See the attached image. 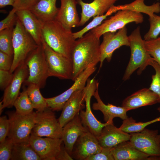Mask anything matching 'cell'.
<instances>
[{
    "mask_svg": "<svg viewBox=\"0 0 160 160\" xmlns=\"http://www.w3.org/2000/svg\"><path fill=\"white\" fill-rule=\"evenodd\" d=\"M90 31L76 40L71 52L73 66L72 80L74 81L88 67L95 66L100 61V41Z\"/></svg>",
    "mask_w": 160,
    "mask_h": 160,
    "instance_id": "obj_1",
    "label": "cell"
},
{
    "mask_svg": "<svg viewBox=\"0 0 160 160\" xmlns=\"http://www.w3.org/2000/svg\"><path fill=\"white\" fill-rule=\"evenodd\" d=\"M42 34L44 41L52 49L71 59V50L76 40L71 30L54 19L43 23Z\"/></svg>",
    "mask_w": 160,
    "mask_h": 160,
    "instance_id": "obj_2",
    "label": "cell"
},
{
    "mask_svg": "<svg viewBox=\"0 0 160 160\" xmlns=\"http://www.w3.org/2000/svg\"><path fill=\"white\" fill-rule=\"evenodd\" d=\"M129 37L131 55L123 77L124 81L129 80L132 74L137 69V74H140L153 59L145 49L144 40L141 37L139 27L135 28Z\"/></svg>",
    "mask_w": 160,
    "mask_h": 160,
    "instance_id": "obj_3",
    "label": "cell"
},
{
    "mask_svg": "<svg viewBox=\"0 0 160 160\" xmlns=\"http://www.w3.org/2000/svg\"><path fill=\"white\" fill-rule=\"evenodd\" d=\"M13 61L10 71L13 73L24 62L28 55L39 45L17 19L14 27L12 38Z\"/></svg>",
    "mask_w": 160,
    "mask_h": 160,
    "instance_id": "obj_4",
    "label": "cell"
},
{
    "mask_svg": "<svg viewBox=\"0 0 160 160\" xmlns=\"http://www.w3.org/2000/svg\"><path fill=\"white\" fill-rule=\"evenodd\" d=\"M25 62L28 68V75L25 82L27 85L35 84L40 89L44 88L49 76L43 44L30 53Z\"/></svg>",
    "mask_w": 160,
    "mask_h": 160,
    "instance_id": "obj_5",
    "label": "cell"
},
{
    "mask_svg": "<svg viewBox=\"0 0 160 160\" xmlns=\"http://www.w3.org/2000/svg\"><path fill=\"white\" fill-rule=\"evenodd\" d=\"M6 113L10 123L7 137L14 143L28 141L35 124L36 112L27 115L20 114L15 111Z\"/></svg>",
    "mask_w": 160,
    "mask_h": 160,
    "instance_id": "obj_6",
    "label": "cell"
},
{
    "mask_svg": "<svg viewBox=\"0 0 160 160\" xmlns=\"http://www.w3.org/2000/svg\"><path fill=\"white\" fill-rule=\"evenodd\" d=\"M62 130L54 111L47 107L42 111L36 112L35 123L31 135L61 138Z\"/></svg>",
    "mask_w": 160,
    "mask_h": 160,
    "instance_id": "obj_7",
    "label": "cell"
},
{
    "mask_svg": "<svg viewBox=\"0 0 160 160\" xmlns=\"http://www.w3.org/2000/svg\"><path fill=\"white\" fill-rule=\"evenodd\" d=\"M143 17L141 13L128 10H119L99 26L90 31L97 37L100 38L105 33L116 32L128 24L135 23H141L143 21Z\"/></svg>",
    "mask_w": 160,
    "mask_h": 160,
    "instance_id": "obj_8",
    "label": "cell"
},
{
    "mask_svg": "<svg viewBox=\"0 0 160 160\" xmlns=\"http://www.w3.org/2000/svg\"><path fill=\"white\" fill-rule=\"evenodd\" d=\"M43 46L49 77L72 80L73 66L71 60L55 51L44 41Z\"/></svg>",
    "mask_w": 160,
    "mask_h": 160,
    "instance_id": "obj_9",
    "label": "cell"
},
{
    "mask_svg": "<svg viewBox=\"0 0 160 160\" xmlns=\"http://www.w3.org/2000/svg\"><path fill=\"white\" fill-rule=\"evenodd\" d=\"M98 82L94 78L92 79L89 78L87 80V85L83 89L86 109L84 111L81 110L79 113L83 124L97 138L104 127L109 124H112L108 122L101 123L97 119L92 112L91 100L96 90Z\"/></svg>",
    "mask_w": 160,
    "mask_h": 160,
    "instance_id": "obj_10",
    "label": "cell"
},
{
    "mask_svg": "<svg viewBox=\"0 0 160 160\" xmlns=\"http://www.w3.org/2000/svg\"><path fill=\"white\" fill-rule=\"evenodd\" d=\"M103 40L100 45V68L104 60L111 61L114 51L123 46H129V36L127 35L126 26L116 32H108L103 35Z\"/></svg>",
    "mask_w": 160,
    "mask_h": 160,
    "instance_id": "obj_11",
    "label": "cell"
},
{
    "mask_svg": "<svg viewBox=\"0 0 160 160\" xmlns=\"http://www.w3.org/2000/svg\"><path fill=\"white\" fill-rule=\"evenodd\" d=\"M158 130L145 128L140 132L130 133L129 141L137 149L149 156H160Z\"/></svg>",
    "mask_w": 160,
    "mask_h": 160,
    "instance_id": "obj_12",
    "label": "cell"
},
{
    "mask_svg": "<svg viewBox=\"0 0 160 160\" xmlns=\"http://www.w3.org/2000/svg\"><path fill=\"white\" fill-rule=\"evenodd\" d=\"M96 69L95 66L88 67L79 75L68 89L57 96L45 98L47 107L54 111L62 110L66 102L73 93L84 87L87 80L95 71Z\"/></svg>",
    "mask_w": 160,
    "mask_h": 160,
    "instance_id": "obj_13",
    "label": "cell"
},
{
    "mask_svg": "<svg viewBox=\"0 0 160 160\" xmlns=\"http://www.w3.org/2000/svg\"><path fill=\"white\" fill-rule=\"evenodd\" d=\"M29 141L41 160H56L63 141L61 138H54L31 135Z\"/></svg>",
    "mask_w": 160,
    "mask_h": 160,
    "instance_id": "obj_14",
    "label": "cell"
},
{
    "mask_svg": "<svg viewBox=\"0 0 160 160\" xmlns=\"http://www.w3.org/2000/svg\"><path fill=\"white\" fill-rule=\"evenodd\" d=\"M13 78L8 86L4 90L1 101L4 109L11 108L19 96L21 85L28 75V67L25 61L16 69Z\"/></svg>",
    "mask_w": 160,
    "mask_h": 160,
    "instance_id": "obj_15",
    "label": "cell"
},
{
    "mask_svg": "<svg viewBox=\"0 0 160 160\" xmlns=\"http://www.w3.org/2000/svg\"><path fill=\"white\" fill-rule=\"evenodd\" d=\"M102 147L97 138L88 131L79 136L76 142L71 156L78 160H87L90 156L100 152Z\"/></svg>",
    "mask_w": 160,
    "mask_h": 160,
    "instance_id": "obj_16",
    "label": "cell"
},
{
    "mask_svg": "<svg viewBox=\"0 0 160 160\" xmlns=\"http://www.w3.org/2000/svg\"><path fill=\"white\" fill-rule=\"evenodd\" d=\"M88 131L89 129L82 124L79 114L63 127L61 139L71 156L73 146L79 137Z\"/></svg>",
    "mask_w": 160,
    "mask_h": 160,
    "instance_id": "obj_17",
    "label": "cell"
},
{
    "mask_svg": "<svg viewBox=\"0 0 160 160\" xmlns=\"http://www.w3.org/2000/svg\"><path fill=\"white\" fill-rule=\"evenodd\" d=\"M118 0H94L86 3L82 0H76L81 8L79 26H83L92 17L105 14Z\"/></svg>",
    "mask_w": 160,
    "mask_h": 160,
    "instance_id": "obj_18",
    "label": "cell"
},
{
    "mask_svg": "<svg viewBox=\"0 0 160 160\" xmlns=\"http://www.w3.org/2000/svg\"><path fill=\"white\" fill-rule=\"evenodd\" d=\"M16 13L18 19L38 45H42L44 41L42 34L43 23L29 10H17Z\"/></svg>",
    "mask_w": 160,
    "mask_h": 160,
    "instance_id": "obj_19",
    "label": "cell"
},
{
    "mask_svg": "<svg viewBox=\"0 0 160 160\" xmlns=\"http://www.w3.org/2000/svg\"><path fill=\"white\" fill-rule=\"evenodd\" d=\"M61 5L55 19L69 29L79 26L76 0H60Z\"/></svg>",
    "mask_w": 160,
    "mask_h": 160,
    "instance_id": "obj_20",
    "label": "cell"
},
{
    "mask_svg": "<svg viewBox=\"0 0 160 160\" xmlns=\"http://www.w3.org/2000/svg\"><path fill=\"white\" fill-rule=\"evenodd\" d=\"M157 103H159L158 95L149 88H144L126 98L123 100L121 106L129 111Z\"/></svg>",
    "mask_w": 160,
    "mask_h": 160,
    "instance_id": "obj_21",
    "label": "cell"
},
{
    "mask_svg": "<svg viewBox=\"0 0 160 160\" xmlns=\"http://www.w3.org/2000/svg\"><path fill=\"white\" fill-rule=\"evenodd\" d=\"M83 89L75 92L64 105L58 119L63 127L84 108Z\"/></svg>",
    "mask_w": 160,
    "mask_h": 160,
    "instance_id": "obj_22",
    "label": "cell"
},
{
    "mask_svg": "<svg viewBox=\"0 0 160 160\" xmlns=\"http://www.w3.org/2000/svg\"><path fill=\"white\" fill-rule=\"evenodd\" d=\"M99 84L98 82L97 88L93 95L97 102L93 103V109L99 110L102 112L105 122L113 124V120L115 117H119L123 120L127 118L128 117L127 113L129 111L126 108L122 106H117L109 103L106 105L103 102L98 92Z\"/></svg>",
    "mask_w": 160,
    "mask_h": 160,
    "instance_id": "obj_23",
    "label": "cell"
},
{
    "mask_svg": "<svg viewBox=\"0 0 160 160\" xmlns=\"http://www.w3.org/2000/svg\"><path fill=\"white\" fill-rule=\"evenodd\" d=\"M130 137V134L123 132L112 124L103 128L97 139L102 147L111 148L123 142L129 140Z\"/></svg>",
    "mask_w": 160,
    "mask_h": 160,
    "instance_id": "obj_24",
    "label": "cell"
},
{
    "mask_svg": "<svg viewBox=\"0 0 160 160\" xmlns=\"http://www.w3.org/2000/svg\"><path fill=\"white\" fill-rule=\"evenodd\" d=\"M111 150L114 160H148L149 157L136 148L129 140L111 148Z\"/></svg>",
    "mask_w": 160,
    "mask_h": 160,
    "instance_id": "obj_25",
    "label": "cell"
},
{
    "mask_svg": "<svg viewBox=\"0 0 160 160\" xmlns=\"http://www.w3.org/2000/svg\"><path fill=\"white\" fill-rule=\"evenodd\" d=\"M57 0H40L30 10L43 23L55 19L59 8Z\"/></svg>",
    "mask_w": 160,
    "mask_h": 160,
    "instance_id": "obj_26",
    "label": "cell"
},
{
    "mask_svg": "<svg viewBox=\"0 0 160 160\" xmlns=\"http://www.w3.org/2000/svg\"><path fill=\"white\" fill-rule=\"evenodd\" d=\"M11 160H40L41 159L28 141L14 143Z\"/></svg>",
    "mask_w": 160,
    "mask_h": 160,
    "instance_id": "obj_27",
    "label": "cell"
},
{
    "mask_svg": "<svg viewBox=\"0 0 160 160\" xmlns=\"http://www.w3.org/2000/svg\"><path fill=\"white\" fill-rule=\"evenodd\" d=\"M144 0H135L128 4L117 6L119 10H128L139 13H143L149 17H152L155 13L160 12V3L157 2L151 5H147L144 3Z\"/></svg>",
    "mask_w": 160,
    "mask_h": 160,
    "instance_id": "obj_28",
    "label": "cell"
},
{
    "mask_svg": "<svg viewBox=\"0 0 160 160\" xmlns=\"http://www.w3.org/2000/svg\"><path fill=\"white\" fill-rule=\"evenodd\" d=\"M27 85V93L34 108L37 111H41L47 107L45 98L41 94L40 87L34 84Z\"/></svg>",
    "mask_w": 160,
    "mask_h": 160,
    "instance_id": "obj_29",
    "label": "cell"
},
{
    "mask_svg": "<svg viewBox=\"0 0 160 160\" xmlns=\"http://www.w3.org/2000/svg\"><path fill=\"white\" fill-rule=\"evenodd\" d=\"M158 121H160V116L145 122H136L132 117H128L123 120L119 128L123 132L130 134L140 132L148 125Z\"/></svg>",
    "mask_w": 160,
    "mask_h": 160,
    "instance_id": "obj_30",
    "label": "cell"
},
{
    "mask_svg": "<svg viewBox=\"0 0 160 160\" xmlns=\"http://www.w3.org/2000/svg\"><path fill=\"white\" fill-rule=\"evenodd\" d=\"M15 112L21 115H27L33 112L34 109L28 95L26 88L23 89L15 102Z\"/></svg>",
    "mask_w": 160,
    "mask_h": 160,
    "instance_id": "obj_31",
    "label": "cell"
},
{
    "mask_svg": "<svg viewBox=\"0 0 160 160\" xmlns=\"http://www.w3.org/2000/svg\"><path fill=\"white\" fill-rule=\"evenodd\" d=\"M118 11L117 6L114 5L104 15L94 17L92 20L84 28L78 31L73 33L74 38L76 39L81 37L86 32L100 25L108 16Z\"/></svg>",
    "mask_w": 160,
    "mask_h": 160,
    "instance_id": "obj_32",
    "label": "cell"
},
{
    "mask_svg": "<svg viewBox=\"0 0 160 160\" xmlns=\"http://www.w3.org/2000/svg\"><path fill=\"white\" fill-rule=\"evenodd\" d=\"M14 27L0 31V51L13 56L12 38Z\"/></svg>",
    "mask_w": 160,
    "mask_h": 160,
    "instance_id": "obj_33",
    "label": "cell"
},
{
    "mask_svg": "<svg viewBox=\"0 0 160 160\" xmlns=\"http://www.w3.org/2000/svg\"><path fill=\"white\" fill-rule=\"evenodd\" d=\"M144 40L147 52L160 65V36L155 39Z\"/></svg>",
    "mask_w": 160,
    "mask_h": 160,
    "instance_id": "obj_34",
    "label": "cell"
},
{
    "mask_svg": "<svg viewBox=\"0 0 160 160\" xmlns=\"http://www.w3.org/2000/svg\"><path fill=\"white\" fill-rule=\"evenodd\" d=\"M148 20L150 27L148 31L144 36V40H146L156 38L160 34V16L155 14Z\"/></svg>",
    "mask_w": 160,
    "mask_h": 160,
    "instance_id": "obj_35",
    "label": "cell"
},
{
    "mask_svg": "<svg viewBox=\"0 0 160 160\" xmlns=\"http://www.w3.org/2000/svg\"><path fill=\"white\" fill-rule=\"evenodd\" d=\"M149 65L154 69L155 73L151 76L152 81L149 89L156 94L160 103V65L153 59L150 62Z\"/></svg>",
    "mask_w": 160,
    "mask_h": 160,
    "instance_id": "obj_36",
    "label": "cell"
},
{
    "mask_svg": "<svg viewBox=\"0 0 160 160\" xmlns=\"http://www.w3.org/2000/svg\"><path fill=\"white\" fill-rule=\"evenodd\" d=\"M14 143L8 137L0 144V160L11 159Z\"/></svg>",
    "mask_w": 160,
    "mask_h": 160,
    "instance_id": "obj_37",
    "label": "cell"
},
{
    "mask_svg": "<svg viewBox=\"0 0 160 160\" xmlns=\"http://www.w3.org/2000/svg\"><path fill=\"white\" fill-rule=\"evenodd\" d=\"M16 10L12 8L8 15L0 22V31L5 29L14 27L18 19Z\"/></svg>",
    "mask_w": 160,
    "mask_h": 160,
    "instance_id": "obj_38",
    "label": "cell"
},
{
    "mask_svg": "<svg viewBox=\"0 0 160 160\" xmlns=\"http://www.w3.org/2000/svg\"><path fill=\"white\" fill-rule=\"evenodd\" d=\"M111 149L108 147L102 148L100 152L90 156L87 160H114Z\"/></svg>",
    "mask_w": 160,
    "mask_h": 160,
    "instance_id": "obj_39",
    "label": "cell"
},
{
    "mask_svg": "<svg viewBox=\"0 0 160 160\" xmlns=\"http://www.w3.org/2000/svg\"><path fill=\"white\" fill-rule=\"evenodd\" d=\"M40 0H15L13 9L16 11L30 10Z\"/></svg>",
    "mask_w": 160,
    "mask_h": 160,
    "instance_id": "obj_40",
    "label": "cell"
},
{
    "mask_svg": "<svg viewBox=\"0 0 160 160\" xmlns=\"http://www.w3.org/2000/svg\"><path fill=\"white\" fill-rule=\"evenodd\" d=\"M10 129L8 118L6 116L0 117V142L4 141L7 137Z\"/></svg>",
    "mask_w": 160,
    "mask_h": 160,
    "instance_id": "obj_41",
    "label": "cell"
},
{
    "mask_svg": "<svg viewBox=\"0 0 160 160\" xmlns=\"http://www.w3.org/2000/svg\"><path fill=\"white\" fill-rule=\"evenodd\" d=\"M14 76V73L10 71L0 69V88L4 90L11 82Z\"/></svg>",
    "mask_w": 160,
    "mask_h": 160,
    "instance_id": "obj_42",
    "label": "cell"
},
{
    "mask_svg": "<svg viewBox=\"0 0 160 160\" xmlns=\"http://www.w3.org/2000/svg\"><path fill=\"white\" fill-rule=\"evenodd\" d=\"M13 56L0 51V69L10 71L13 63Z\"/></svg>",
    "mask_w": 160,
    "mask_h": 160,
    "instance_id": "obj_43",
    "label": "cell"
},
{
    "mask_svg": "<svg viewBox=\"0 0 160 160\" xmlns=\"http://www.w3.org/2000/svg\"><path fill=\"white\" fill-rule=\"evenodd\" d=\"M63 142L60 150L57 156L56 160H72L73 159L66 150Z\"/></svg>",
    "mask_w": 160,
    "mask_h": 160,
    "instance_id": "obj_44",
    "label": "cell"
},
{
    "mask_svg": "<svg viewBox=\"0 0 160 160\" xmlns=\"http://www.w3.org/2000/svg\"><path fill=\"white\" fill-rule=\"evenodd\" d=\"M15 0H0V8H2L7 5L13 6Z\"/></svg>",
    "mask_w": 160,
    "mask_h": 160,
    "instance_id": "obj_45",
    "label": "cell"
},
{
    "mask_svg": "<svg viewBox=\"0 0 160 160\" xmlns=\"http://www.w3.org/2000/svg\"><path fill=\"white\" fill-rule=\"evenodd\" d=\"M148 160H160V156H149Z\"/></svg>",
    "mask_w": 160,
    "mask_h": 160,
    "instance_id": "obj_46",
    "label": "cell"
},
{
    "mask_svg": "<svg viewBox=\"0 0 160 160\" xmlns=\"http://www.w3.org/2000/svg\"><path fill=\"white\" fill-rule=\"evenodd\" d=\"M4 109L2 103L1 101L0 102V114L2 113V110Z\"/></svg>",
    "mask_w": 160,
    "mask_h": 160,
    "instance_id": "obj_47",
    "label": "cell"
},
{
    "mask_svg": "<svg viewBox=\"0 0 160 160\" xmlns=\"http://www.w3.org/2000/svg\"><path fill=\"white\" fill-rule=\"evenodd\" d=\"M157 109L158 111L160 113V106Z\"/></svg>",
    "mask_w": 160,
    "mask_h": 160,
    "instance_id": "obj_48",
    "label": "cell"
},
{
    "mask_svg": "<svg viewBox=\"0 0 160 160\" xmlns=\"http://www.w3.org/2000/svg\"><path fill=\"white\" fill-rule=\"evenodd\" d=\"M159 143L160 144V134L159 135Z\"/></svg>",
    "mask_w": 160,
    "mask_h": 160,
    "instance_id": "obj_49",
    "label": "cell"
}]
</instances>
